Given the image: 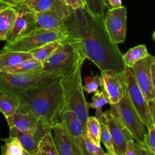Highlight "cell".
I'll use <instances>...</instances> for the list:
<instances>
[{"label":"cell","mask_w":155,"mask_h":155,"mask_svg":"<svg viewBox=\"0 0 155 155\" xmlns=\"http://www.w3.org/2000/svg\"><path fill=\"white\" fill-rule=\"evenodd\" d=\"M83 64L84 62H80L72 73L60 79L64 89V102L61 113L65 111L73 112L80 120L84 134H85V124L88 117L89 108L84 94L82 84L81 70Z\"/></svg>","instance_id":"3957f363"},{"label":"cell","mask_w":155,"mask_h":155,"mask_svg":"<svg viewBox=\"0 0 155 155\" xmlns=\"http://www.w3.org/2000/svg\"><path fill=\"white\" fill-rule=\"evenodd\" d=\"M100 77L102 81V87L108 96L110 104H116L122 99L127 90L124 72L117 73L112 70H106L101 71Z\"/></svg>","instance_id":"5bb4252c"},{"label":"cell","mask_w":155,"mask_h":155,"mask_svg":"<svg viewBox=\"0 0 155 155\" xmlns=\"http://www.w3.org/2000/svg\"><path fill=\"white\" fill-rule=\"evenodd\" d=\"M65 36L64 30H51L36 28L13 42L6 43L2 49L7 51L28 52L50 42L61 40Z\"/></svg>","instance_id":"52a82bcc"},{"label":"cell","mask_w":155,"mask_h":155,"mask_svg":"<svg viewBox=\"0 0 155 155\" xmlns=\"http://www.w3.org/2000/svg\"><path fill=\"white\" fill-rule=\"evenodd\" d=\"M51 131L45 132L40 139L38 144V155H58Z\"/></svg>","instance_id":"d4e9b609"},{"label":"cell","mask_w":155,"mask_h":155,"mask_svg":"<svg viewBox=\"0 0 155 155\" xmlns=\"http://www.w3.org/2000/svg\"><path fill=\"white\" fill-rule=\"evenodd\" d=\"M47 130L44 127L40 126L35 135L24 133L16 127H10L9 135L16 137L21 142L23 148L29 155H38V144L44 134Z\"/></svg>","instance_id":"ac0fdd59"},{"label":"cell","mask_w":155,"mask_h":155,"mask_svg":"<svg viewBox=\"0 0 155 155\" xmlns=\"http://www.w3.org/2000/svg\"><path fill=\"white\" fill-rule=\"evenodd\" d=\"M150 74L153 84L155 85V60L153 61L150 65Z\"/></svg>","instance_id":"ab89813d"},{"label":"cell","mask_w":155,"mask_h":155,"mask_svg":"<svg viewBox=\"0 0 155 155\" xmlns=\"http://www.w3.org/2000/svg\"><path fill=\"white\" fill-rule=\"evenodd\" d=\"M24 104L45 125L50 127L59 121L64 102V89L61 79L18 94Z\"/></svg>","instance_id":"7a4b0ae2"},{"label":"cell","mask_w":155,"mask_h":155,"mask_svg":"<svg viewBox=\"0 0 155 155\" xmlns=\"http://www.w3.org/2000/svg\"><path fill=\"white\" fill-rule=\"evenodd\" d=\"M104 113L106 120V125L117 154L125 155L128 141L134 139L132 135L111 113L110 110Z\"/></svg>","instance_id":"9a60e30c"},{"label":"cell","mask_w":155,"mask_h":155,"mask_svg":"<svg viewBox=\"0 0 155 155\" xmlns=\"http://www.w3.org/2000/svg\"><path fill=\"white\" fill-rule=\"evenodd\" d=\"M105 4L106 2H108V5H107V7H110V8H118L122 6L121 0H105Z\"/></svg>","instance_id":"74e56055"},{"label":"cell","mask_w":155,"mask_h":155,"mask_svg":"<svg viewBox=\"0 0 155 155\" xmlns=\"http://www.w3.org/2000/svg\"><path fill=\"white\" fill-rule=\"evenodd\" d=\"M64 22L65 38L74 47L84 61L93 62L101 72L112 70L124 71L122 54L110 38L104 20L91 14L85 7L72 9Z\"/></svg>","instance_id":"6da1fadb"},{"label":"cell","mask_w":155,"mask_h":155,"mask_svg":"<svg viewBox=\"0 0 155 155\" xmlns=\"http://www.w3.org/2000/svg\"><path fill=\"white\" fill-rule=\"evenodd\" d=\"M110 105L111 113L130 133L134 140L146 143L145 137L147 133L145 130L147 127L133 106L127 90L118 102Z\"/></svg>","instance_id":"8992f818"},{"label":"cell","mask_w":155,"mask_h":155,"mask_svg":"<svg viewBox=\"0 0 155 155\" xmlns=\"http://www.w3.org/2000/svg\"><path fill=\"white\" fill-rule=\"evenodd\" d=\"M85 85L83 86V90L87 93H95L99 90V87L102 86V81L100 76L96 75L87 76L85 78Z\"/></svg>","instance_id":"836d02e7"},{"label":"cell","mask_w":155,"mask_h":155,"mask_svg":"<svg viewBox=\"0 0 155 155\" xmlns=\"http://www.w3.org/2000/svg\"><path fill=\"white\" fill-rule=\"evenodd\" d=\"M84 136V155H106L103 148L90 140L87 133Z\"/></svg>","instance_id":"1f68e13d"},{"label":"cell","mask_w":155,"mask_h":155,"mask_svg":"<svg viewBox=\"0 0 155 155\" xmlns=\"http://www.w3.org/2000/svg\"><path fill=\"white\" fill-rule=\"evenodd\" d=\"M5 119L9 128L16 127L32 136L35 134L40 124L39 118L23 104H21L15 111Z\"/></svg>","instance_id":"4fadbf2b"},{"label":"cell","mask_w":155,"mask_h":155,"mask_svg":"<svg viewBox=\"0 0 155 155\" xmlns=\"http://www.w3.org/2000/svg\"><path fill=\"white\" fill-rule=\"evenodd\" d=\"M4 144L1 146L2 155H29L22 146L19 140L13 136L2 139Z\"/></svg>","instance_id":"7402d4cb"},{"label":"cell","mask_w":155,"mask_h":155,"mask_svg":"<svg viewBox=\"0 0 155 155\" xmlns=\"http://www.w3.org/2000/svg\"><path fill=\"white\" fill-rule=\"evenodd\" d=\"M80 62H84L65 36L52 54L42 63L41 70L58 78L72 73Z\"/></svg>","instance_id":"277c9868"},{"label":"cell","mask_w":155,"mask_h":155,"mask_svg":"<svg viewBox=\"0 0 155 155\" xmlns=\"http://www.w3.org/2000/svg\"><path fill=\"white\" fill-rule=\"evenodd\" d=\"M15 9L16 16L9 35L5 41L6 43H10L38 28L36 13L30 10L24 3Z\"/></svg>","instance_id":"7c38bea8"},{"label":"cell","mask_w":155,"mask_h":155,"mask_svg":"<svg viewBox=\"0 0 155 155\" xmlns=\"http://www.w3.org/2000/svg\"><path fill=\"white\" fill-rule=\"evenodd\" d=\"M32 58L29 52L7 51L0 50V71H5Z\"/></svg>","instance_id":"d6986e66"},{"label":"cell","mask_w":155,"mask_h":155,"mask_svg":"<svg viewBox=\"0 0 155 155\" xmlns=\"http://www.w3.org/2000/svg\"><path fill=\"white\" fill-rule=\"evenodd\" d=\"M85 8L94 16L104 20L106 4L105 0H84Z\"/></svg>","instance_id":"83f0119b"},{"label":"cell","mask_w":155,"mask_h":155,"mask_svg":"<svg viewBox=\"0 0 155 155\" xmlns=\"http://www.w3.org/2000/svg\"><path fill=\"white\" fill-rule=\"evenodd\" d=\"M59 120L74 139L81 155H84V130L76 114L71 111H65L60 114Z\"/></svg>","instance_id":"e0dca14e"},{"label":"cell","mask_w":155,"mask_h":155,"mask_svg":"<svg viewBox=\"0 0 155 155\" xmlns=\"http://www.w3.org/2000/svg\"><path fill=\"white\" fill-rule=\"evenodd\" d=\"M42 63L33 58L24 60L16 66L5 71V72L21 73L35 71L41 68Z\"/></svg>","instance_id":"4316f807"},{"label":"cell","mask_w":155,"mask_h":155,"mask_svg":"<svg viewBox=\"0 0 155 155\" xmlns=\"http://www.w3.org/2000/svg\"><path fill=\"white\" fill-rule=\"evenodd\" d=\"M20 104L18 94L0 88V112L5 117L12 115Z\"/></svg>","instance_id":"ffe728a7"},{"label":"cell","mask_w":155,"mask_h":155,"mask_svg":"<svg viewBox=\"0 0 155 155\" xmlns=\"http://www.w3.org/2000/svg\"><path fill=\"white\" fill-rule=\"evenodd\" d=\"M52 2L53 0H25L24 4L30 10L37 13L49 9Z\"/></svg>","instance_id":"d6a6232c"},{"label":"cell","mask_w":155,"mask_h":155,"mask_svg":"<svg viewBox=\"0 0 155 155\" xmlns=\"http://www.w3.org/2000/svg\"><path fill=\"white\" fill-rule=\"evenodd\" d=\"M148 54L145 45H139L129 49L122 54V60L125 65L131 67L136 62L147 57Z\"/></svg>","instance_id":"603a6c76"},{"label":"cell","mask_w":155,"mask_h":155,"mask_svg":"<svg viewBox=\"0 0 155 155\" xmlns=\"http://www.w3.org/2000/svg\"><path fill=\"white\" fill-rule=\"evenodd\" d=\"M150 113L153 119L154 120V110H155V99H152L147 101Z\"/></svg>","instance_id":"f35d334b"},{"label":"cell","mask_w":155,"mask_h":155,"mask_svg":"<svg viewBox=\"0 0 155 155\" xmlns=\"http://www.w3.org/2000/svg\"><path fill=\"white\" fill-rule=\"evenodd\" d=\"M54 132L53 140L58 155H81L73 137L59 121L51 127Z\"/></svg>","instance_id":"2e32d148"},{"label":"cell","mask_w":155,"mask_h":155,"mask_svg":"<svg viewBox=\"0 0 155 155\" xmlns=\"http://www.w3.org/2000/svg\"><path fill=\"white\" fill-rule=\"evenodd\" d=\"M88 137L96 145L101 146V123L95 117L88 116L85 124Z\"/></svg>","instance_id":"484cf974"},{"label":"cell","mask_w":155,"mask_h":155,"mask_svg":"<svg viewBox=\"0 0 155 155\" xmlns=\"http://www.w3.org/2000/svg\"><path fill=\"white\" fill-rule=\"evenodd\" d=\"M155 58L148 54L147 57L134 63L131 67L134 80L147 101L155 99V85L150 74V65Z\"/></svg>","instance_id":"8fae6325"},{"label":"cell","mask_w":155,"mask_h":155,"mask_svg":"<svg viewBox=\"0 0 155 155\" xmlns=\"http://www.w3.org/2000/svg\"><path fill=\"white\" fill-rule=\"evenodd\" d=\"M61 40L50 42L39 47L34 48L28 52L31 54L32 58L42 63L47 59L57 48Z\"/></svg>","instance_id":"cb8c5ba5"},{"label":"cell","mask_w":155,"mask_h":155,"mask_svg":"<svg viewBox=\"0 0 155 155\" xmlns=\"http://www.w3.org/2000/svg\"><path fill=\"white\" fill-rule=\"evenodd\" d=\"M101 123V142L105 146L107 154L110 155H117L114 148L113 142L110 136V132L106 125V120L105 122Z\"/></svg>","instance_id":"f1b7e54d"},{"label":"cell","mask_w":155,"mask_h":155,"mask_svg":"<svg viewBox=\"0 0 155 155\" xmlns=\"http://www.w3.org/2000/svg\"><path fill=\"white\" fill-rule=\"evenodd\" d=\"M104 25L111 39L118 44L125 41L127 31V8L124 6L109 8L104 15Z\"/></svg>","instance_id":"30bf717a"},{"label":"cell","mask_w":155,"mask_h":155,"mask_svg":"<svg viewBox=\"0 0 155 155\" xmlns=\"http://www.w3.org/2000/svg\"><path fill=\"white\" fill-rule=\"evenodd\" d=\"M58 78L42 71L41 68L21 73L0 71V88L19 94L28 89L50 83Z\"/></svg>","instance_id":"5b68a950"},{"label":"cell","mask_w":155,"mask_h":155,"mask_svg":"<svg viewBox=\"0 0 155 155\" xmlns=\"http://www.w3.org/2000/svg\"><path fill=\"white\" fill-rule=\"evenodd\" d=\"M125 155H151L146 143L135 142L134 140L128 141Z\"/></svg>","instance_id":"f546056e"},{"label":"cell","mask_w":155,"mask_h":155,"mask_svg":"<svg viewBox=\"0 0 155 155\" xmlns=\"http://www.w3.org/2000/svg\"><path fill=\"white\" fill-rule=\"evenodd\" d=\"M124 72L125 77L127 90L129 97L142 121L147 128L151 124H155L154 120L153 119L149 111L148 102L137 85L131 68L125 65Z\"/></svg>","instance_id":"ba28073f"},{"label":"cell","mask_w":155,"mask_h":155,"mask_svg":"<svg viewBox=\"0 0 155 155\" xmlns=\"http://www.w3.org/2000/svg\"><path fill=\"white\" fill-rule=\"evenodd\" d=\"M25 0H0V8H16L23 4Z\"/></svg>","instance_id":"d590c367"},{"label":"cell","mask_w":155,"mask_h":155,"mask_svg":"<svg viewBox=\"0 0 155 155\" xmlns=\"http://www.w3.org/2000/svg\"><path fill=\"white\" fill-rule=\"evenodd\" d=\"M148 132L145 137V143L151 155L155 154V124H151L148 128Z\"/></svg>","instance_id":"e575fe53"},{"label":"cell","mask_w":155,"mask_h":155,"mask_svg":"<svg viewBox=\"0 0 155 155\" xmlns=\"http://www.w3.org/2000/svg\"><path fill=\"white\" fill-rule=\"evenodd\" d=\"M154 32L153 34V40H154Z\"/></svg>","instance_id":"60d3db41"},{"label":"cell","mask_w":155,"mask_h":155,"mask_svg":"<svg viewBox=\"0 0 155 155\" xmlns=\"http://www.w3.org/2000/svg\"><path fill=\"white\" fill-rule=\"evenodd\" d=\"M68 15V7L62 0H53L49 9L36 13L38 27L51 30H63L64 22Z\"/></svg>","instance_id":"9c48e42d"},{"label":"cell","mask_w":155,"mask_h":155,"mask_svg":"<svg viewBox=\"0 0 155 155\" xmlns=\"http://www.w3.org/2000/svg\"><path fill=\"white\" fill-rule=\"evenodd\" d=\"M65 4L72 9L85 8V4L84 0H62Z\"/></svg>","instance_id":"8d00e7d4"},{"label":"cell","mask_w":155,"mask_h":155,"mask_svg":"<svg viewBox=\"0 0 155 155\" xmlns=\"http://www.w3.org/2000/svg\"><path fill=\"white\" fill-rule=\"evenodd\" d=\"M106 104H110L108 96L103 87H101V90H98L94 93L92 97V102H88V108H102V106Z\"/></svg>","instance_id":"4dcf8cb0"},{"label":"cell","mask_w":155,"mask_h":155,"mask_svg":"<svg viewBox=\"0 0 155 155\" xmlns=\"http://www.w3.org/2000/svg\"><path fill=\"white\" fill-rule=\"evenodd\" d=\"M16 16L13 8H0V41H6Z\"/></svg>","instance_id":"44dd1931"}]
</instances>
